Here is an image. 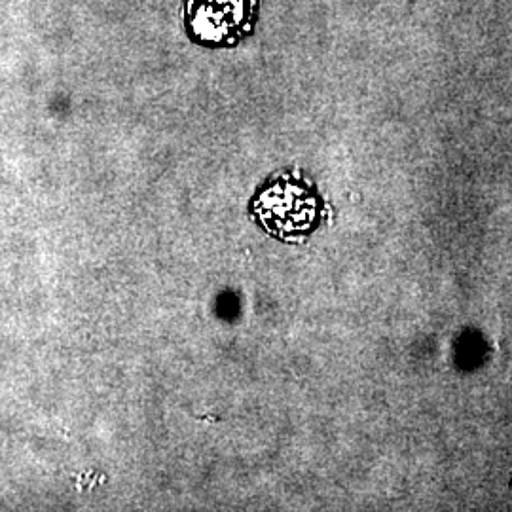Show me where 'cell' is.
I'll return each mask as SVG.
<instances>
[{
    "label": "cell",
    "mask_w": 512,
    "mask_h": 512,
    "mask_svg": "<svg viewBox=\"0 0 512 512\" xmlns=\"http://www.w3.org/2000/svg\"><path fill=\"white\" fill-rule=\"evenodd\" d=\"M256 0H186L188 37L207 48L236 46L255 25Z\"/></svg>",
    "instance_id": "6da1fadb"
}]
</instances>
